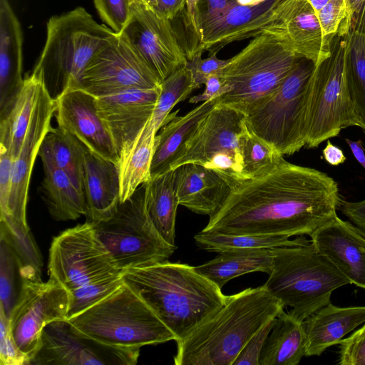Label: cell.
I'll return each mask as SVG.
<instances>
[{"instance_id":"obj_18","label":"cell","mask_w":365,"mask_h":365,"mask_svg":"<svg viewBox=\"0 0 365 365\" xmlns=\"http://www.w3.org/2000/svg\"><path fill=\"white\" fill-rule=\"evenodd\" d=\"M55 109L56 101L48 93L42 78L22 145L13 161L8 207L6 212L0 215V220L9 219L29 226L26 205L31 171L41 143L52 128Z\"/></svg>"},{"instance_id":"obj_3","label":"cell","mask_w":365,"mask_h":365,"mask_svg":"<svg viewBox=\"0 0 365 365\" xmlns=\"http://www.w3.org/2000/svg\"><path fill=\"white\" fill-rule=\"evenodd\" d=\"M264 285L228 296L226 303L177 342L175 365H233L249 339L284 310Z\"/></svg>"},{"instance_id":"obj_11","label":"cell","mask_w":365,"mask_h":365,"mask_svg":"<svg viewBox=\"0 0 365 365\" xmlns=\"http://www.w3.org/2000/svg\"><path fill=\"white\" fill-rule=\"evenodd\" d=\"M246 115L217 104L201 120L171 170L194 163L212 170L232 188L247 180L243 173L242 141L249 133Z\"/></svg>"},{"instance_id":"obj_55","label":"cell","mask_w":365,"mask_h":365,"mask_svg":"<svg viewBox=\"0 0 365 365\" xmlns=\"http://www.w3.org/2000/svg\"><path fill=\"white\" fill-rule=\"evenodd\" d=\"M345 140L348 144L354 157L365 170V153L361 140H359L357 141H354L348 138H346Z\"/></svg>"},{"instance_id":"obj_20","label":"cell","mask_w":365,"mask_h":365,"mask_svg":"<svg viewBox=\"0 0 365 365\" xmlns=\"http://www.w3.org/2000/svg\"><path fill=\"white\" fill-rule=\"evenodd\" d=\"M282 38L298 56L317 65L329 56L331 37H325L307 0H284L264 29Z\"/></svg>"},{"instance_id":"obj_53","label":"cell","mask_w":365,"mask_h":365,"mask_svg":"<svg viewBox=\"0 0 365 365\" xmlns=\"http://www.w3.org/2000/svg\"><path fill=\"white\" fill-rule=\"evenodd\" d=\"M150 8L158 16L172 21L185 8V0H155Z\"/></svg>"},{"instance_id":"obj_27","label":"cell","mask_w":365,"mask_h":365,"mask_svg":"<svg viewBox=\"0 0 365 365\" xmlns=\"http://www.w3.org/2000/svg\"><path fill=\"white\" fill-rule=\"evenodd\" d=\"M364 322L365 307H339L329 303L303 321L307 334L305 356H320Z\"/></svg>"},{"instance_id":"obj_32","label":"cell","mask_w":365,"mask_h":365,"mask_svg":"<svg viewBox=\"0 0 365 365\" xmlns=\"http://www.w3.org/2000/svg\"><path fill=\"white\" fill-rule=\"evenodd\" d=\"M178 205L174 170L147 182L145 207L148 216L161 237L175 246Z\"/></svg>"},{"instance_id":"obj_8","label":"cell","mask_w":365,"mask_h":365,"mask_svg":"<svg viewBox=\"0 0 365 365\" xmlns=\"http://www.w3.org/2000/svg\"><path fill=\"white\" fill-rule=\"evenodd\" d=\"M299 56L276 92L246 115L249 130L282 155H293L306 145V118L315 68Z\"/></svg>"},{"instance_id":"obj_5","label":"cell","mask_w":365,"mask_h":365,"mask_svg":"<svg viewBox=\"0 0 365 365\" xmlns=\"http://www.w3.org/2000/svg\"><path fill=\"white\" fill-rule=\"evenodd\" d=\"M46 39L34 70L39 71L49 96L56 101L74 88L86 65L114 35L83 7L51 16Z\"/></svg>"},{"instance_id":"obj_35","label":"cell","mask_w":365,"mask_h":365,"mask_svg":"<svg viewBox=\"0 0 365 365\" xmlns=\"http://www.w3.org/2000/svg\"><path fill=\"white\" fill-rule=\"evenodd\" d=\"M56 165L70 178L78 190L83 192V160L87 148L74 135L58 126L51 128L41 145Z\"/></svg>"},{"instance_id":"obj_39","label":"cell","mask_w":365,"mask_h":365,"mask_svg":"<svg viewBox=\"0 0 365 365\" xmlns=\"http://www.w3.org/2000/svg\"><path fill=\"white\" fill-rule=\"evenodd\" d=\"M243 173L247 180L257 179L273 171L284 159L272 145L249 131L242 141Z\"/></svg>"},{"instance_id":"obj_36","label":"cell","mask_w":365,"mask_h":365,"mask_svg":"<svg viewBox=\"0 0 365 365\" xmlns=\"http://www.w3.org/2000/svg\"><path fill=\"white\" fill-rule=\"evenodd\" d=\"M194 239L200 248L217 253L234 250L272 249L286 245L292 240L286 236L220 234L202 231Z\"/></svg>"},{"instance_id":"obj_57","label":"cell","mask_w":365,"mask_h":365,"mask_svg":"<svg viewBox=\"0 0 365 365\" xmlns=\"http://www.w3.org/2000/svg\"><path fill=\"white\" fill-rule=\"evenodd\" d=\"M155 0H143V4L150 7L154 3Z\"/></svg>"},{"instance_id":"obj_21","label":"cell","mask_w":365,"mask_h":365,"mask_svg":"<svg viewBox=\"0 0 365 365\" xmlns=\"http://www.w3.org/2000/svg\"><path fill=\"white\" fill-rule=\"evenodd\" d=\"M160 88L131 89L97 98L98 112L108 128L118 157L152 118Z\"/></svg>"},{"instance_id":"obj_54","label":"cell","mask_w":365,"mask_h":365,"mask_svg":"<svg viewBox=\"0 0 365 365\" xmlns=\"http://www.w3.org/2000/svg\"><path fill=\"white\" fill-rule=\"evenodd\" d=\"M324 159L330 165L336 166L343 164L346 158L343 150L327 140V145L322 150Z\"/></svg>"},{"instance_id":"obj_9","label":"cell","mask_w":365,"mask_h":365,"mask_svg":"<svg viewBox=\"0 0 365 365\" xmlns=\"http://www.w3.org/2000/svg\"><path fill=\"white\" fill-rule=\"evenodd\" d=\"M146 188L147 182L120 202L111 216L93 222L100 240L123 272L167 261L177 248L161 237L150 220L145 207Z\"/></svg>"},{"instance_id":"obj_22","label":"cell","mask_w":365,"mask_h":365,"mask_svg":"<svg viewBox=\"0 0 365 365\" xmlns=\"http://www.w3.org/2000/svg\"><path fill=\"white\" fill-rule=\"evenodd\" d=\"M310 241L317 251L356 287L365 289V232L335 215L317 229Z\"/></svg>"},{"instance_id":"obj_14","label":"cell","mask_w":365,"mask_h":365,"mask_svg":"<svg viewBox=\"0 0 365 365\" xmlns=\"http://www.w3.org/2000/svg\"><path fill=\"white\" fill-rule=\"evenodd\" d=\"M160 86L159 78L127 38L115 33L91 58L74 88L98 98Z\"/></svg>"},{"instance_id":"obj_19","label":"cell","mask_w":365,"mask_h":365,"mask_svg":"<svg viewBox=\"0 0 365 365\" xmlns=\"http://www.w3.org/2000/svg\"><path fill=\"white\" fill-rule=\"evenodd\" d=\"M55 101L58 126L74 135L90 151L118 163L115 145L98 114L96 96L81 88H71Z\"/></svg>"},{"instance_id":"obj_30","label":"cell","mask_w":365,"mask_h":365,"mask_svg":"<svg viewBox=\"0 0 365 365\" xmlns=\"http://www.w3.org/2000/svg\"><path fill=\"white\" fill-rule=\"evenodd\" d=\"M272 265V249H247L219 252L195 269L222 289L230 280L245 274L261 272L269 274Z\"/></svg>"},{"instance_id":"obj_47","label":"cell","mask_w":365,"mask_h":365,"mask_svg":"<svg viewBox=\"0 0 365 365\" xmlns=\"http://www.w3.org/2000/svg\"><path fill=\"white\" fill-rule=\"evenodd\" d=\"M276 317L269 319L249 339L233 365H259V356L265 341L274 324Z\"/></svg>"},{"instance_id":"obj_31","label":"cell","mask_w":365,"mask_h":365,"mask_svg":"<svg viewBox=\"0 0 365 365\" xmlns=\"http://www.w3.org/2000/svg\"><path fill=\"white\" fill-rule=\"evenodd\" d=\"M156 133L151 118L132 144L119 156L120 202L150 180V168Z\"/></svg>"},{"instance_id":"obj_41","label":"cell","mask_w":365,"mask_h":365,"mask_svg":"<svg viewBox=\"0 0 365 365\" xmlns=\"http://www.w3.org/2000/svg\"><path fill=\"white\" fill-rule=\"evenodd\" d=\"M16 268L17 264L11 249L0 238V307L8 318L18 297L15 288Z\"/></svg>"},{"instance_id":"obj_6","label":"cell","mask_w":365,"mask_h":365,"mask_svg":"<svg viewBox=\"0 0 365 365\" xmlns=\"http://www.w3.org/2000/svg\"><path fill=\"white\" fill-rule=\"evenodd\" d=\"M66 320L81 334L112 346L140 349L175 340L173 333L124 279L109 295Z\"/></svg>"},{"instance_id":"obj_25","label":"cell","mask_w":365,"mask_h":365,"mask_svg":"<svg viewBox=\"0 0 365 365\" xmlns=\"http://www.w3.org/2000/svg\"><path fill=\"white\" fill-rule=\"evenodd\" d=\"M120 191L118 164L87 148L83 160L87 221L98 222L111 216L120 203Z\"/></svg>"},{"instance_id":"obj_42","label":"cell","mask_w":365,"mask_h":365,"mask_svg":"<svg viewBox=\"0 0 365 365\" xmlns=\"http://www.w3.org/2000/svg\"><path fill=\"white\" fill-rule=\"evenodd\" d=\"M11 137L8 120H0V215L7 210L14 158L11 150Z\"/></svg>"},{"instance_id":"obj_24","label":"cell","mask_w":365,"mask_h":365,"mask_svg":"<svg viewBox=\"0 0 365 365\" xmlns=\"http://www.w3.org/2000/svg\"><path fill=\"white\" fill-rule=\"evenodd\" d=\"M174 176L179 205L197 214L214 215L231 190L220 175L197 164L178 167Z\"/></svg>"},{"instance_id":"obj_17","label":"cell","mask_w":365,"mask_h":365,"mask_svg":"<svg viewBox=\"0 0 365 365\" xmlns=\"http://www.w3.org/2000/svg\"><path fill=\"white\" fill-rule=\"evenodd\" d=\"M122 33L160 82L187 64L184 48L171 21L161 18L143 3L131 4V15Z\"/></svg>"},{"instance_id":"obj_15","label":"cell","mask_w":365,"mask_h":365,"mask_svg":"<svg viewBox=\"0 0 365 365\" xmlns=\"http://www.w3.org/2000/svg\"><path fill=\"white\" fill-rule=\"evenodd\" d=\"M68 302V291L51 278L46 282L21 280L9 320L12 336L29 365L40 348L43 328L66 319Z\"/></svg>"},{"instance_id":"obj_26","label":"cell","mask_w":365,"mask_h":365,"mask_svg":"<svg viewBox=\"0 0 365 365\" xmlns=\"http://www.w3.org/2000/svg\"><path fill=\"white\" fill-rule=\"evenodd\" d=\"M217 104L218 98L203 102L184 115L174 116L160 128L154 140L150 168V179L172 170L173 165L195 133L201 120Z\"/></svg>"},{"instance_id":"obj_40","label":"cell","mask_w":365,"mask_h":365,"mask_svg":"<svg viewBox=\"0 0 365 365\" xmlns=\"http://www.w3.org/2000/svg\"><path fill=\"white\" fill-rule=\"evenodd\" d=\"M123 274L99 279L68 292L69 302L66 319L87 309L112 293L123 283Z\"/></svg>"},{"instance_id":"obj_51","label":"cell","mask_w":365,"mask_h":365,"mask_svg":"<svg viewBox=\"0 0 365 365\" xmlns=\"http://www.w3.org/2000/svg\"><path fill=\"white\" fill-rule=\"evenodd\" d=\"M205 88L204 91L197 96L190 98L189 103H197L199 102H205L215 98H219L220 96L229 92L230 88L220 76L214 75L207 78L205 83Z\"/></svg>"},{"instance_id":"obj_29","label":"cell","mask_w":365,"mask_h":365,"mask_svg":"<svg viewBox=\"0 0 365 365\" xmlns=\"http://www.w3.org/2000/svg\"><path fill=\"white\" fill-rule=\"evenodd\" d=\"M304 323L284 310L276 317L259 356V365H297L306 355Z\"/></svg>"},{"instance_id":"obj_50","label":"cell","mask_w":365,"mask_h":365,"mask_svg":"<svg viewBox=\"0 0 365 365\" xmlns=\"http://www.w3.org/2000/svg\"><path fill=\"white\" fill-rule=\"evenodd\" d=\"M351 31L365 34V0H346V16L337 34L345 36Z\"/></svg>"},{"instance_id":"obj_52","label":"cell","mask_w":365,"mask_h":365,"mask_svg":"<svg viewBox=\"0 0 365 365\" xmlns=\"http://www.w3.org/2000/svg\"><path fill=\"white\" fill-rule=\"evenodd\" d=\"M339 209L365 232V199L359 202H349L341 199Z\"/></svg>"},{"instance_id":"obj_28","label":"cell","mask_w":365,"mask_h":365,"mask_svg":"<svg viewBox=\"0 0 365 365\" xmlns=\"http://www.w3.org/2000/svg\"><path fill=\"white\" fill-rule=\"evenodd\" d=\"M38 156L44 173L39 192L51 217L56 221H67L86 215L88 207L84 193L56 165L47 150L41 147Z\"/></svg>"},{"instance_id":"obj_34","label":"cell","mask_w":365,"mask_h":365,"mask_svg":"<svg viewBox=\"0 0 365 365\" xmlns=\"http://www.w3.org/2000/svg\"><path fill=\"white\" fill-rule=\"evenodd\" d=\"M345 36L346 87L359 127L365 133V34L351 31Z\"/></svg>"},{"instance_id":"obj_7","label":"cell","mask_w":365,"mask_h":365,"mask_svg":"<svg viewBox=\"0 0 365 365\" xmlns=\"http://www.w3.org/2000/svg\"><path fill=\"white\" fill-rule=\"evenodd\" d=\"M299 57L278 36L263 30L222 71L230 91L218 104L247 115L276 92Z\"/></svg>"},{"instance_id":"obj_43","label":"cell","mask_w":365,"mask_h":365,"mask_svg":"<svg viewBox=\"0 0 365 365\" xmlns=\"http://www.w3.org/2000/svg\"><path fill=\"white\" fill-rule=\"evenodd\" d=\"M101 19L116 34H120L131 15L130 0H93Z\"/></svg>"},{"instance_id":"obj_33","label":"cell","mask_w":365,"mask_h":365,"mask_svg":"<svg viewBox=\"0 0 365 365\" xmlns=\"http://www.w3.org/2000/svg\"><path fill=\"white\" fill-rule=\"evenodd\" d=\"M0 238L11 249L21 279L41 282L42 257L29 227L9 219L0 220Z\"/></svg>"},{"instance_id":"obj_1","label":"cell","mask_w":365,"mask_h":365,"mask_svg":"<svg viewBox=\"0 0 365 365\" xmlns=\"http://www.w3.org/2000/svg\"><path fill=\"white\" fill-rule=\"evenodd\" d=\"M339 191L327 173L284 158L270 173L232 188L202 232L310 236L336 215Z\"/></svg>"},{"instance_id":"obj_49","label":"cell","mask_w":365,"mask_h":365,"mask_svg":"<svg viewBox=\"0 0 365 365\" xmlns=\"http://www.w3.org/2000/svg\"><path fill=\"white\" fill-rule=\"evenodd\" d=\"M200 0H185L186 11L183 23L186 34V48L185 51L187 60L191 59L197 53L200 42L197 16Z\"/></svg>"},{"instance_id":"obj_56","label":"cell","mask_w":365,"mask_h":365,"mask_svg":"<svg viewBox=\"0 0 365 365\" xmlns=\"http://www.w3.org/2000/svg\"><path fill=\"white\" fill-rule=\"evenodd\" d=\"M316 13L319 11L329 0H307Z\"/></svg>"},{"instance_id":"obj_45","label":"cell","mask_w":365,"mask_h":365,"mask_svg":"<svg viewBox=\"0 0 365 365\" xmlns=\"http://www.w3.org/2000/svg\"><path fill=\"white\" fill-rule=\"evenodd\" d=\"M202 53L195 54L185 65L191 74L195 89L205 84L209 77L214 75L220 76L230 61L219 59L217 53H212L210 57L203 59Z\"/></svg>"},{"instance_id":"obj_4","label":"cell","mask_w":365,"mask_h":365,"mask_svg":"<svg viewBox=\"0 0 365 365\" xmlns=\"http://www.w3.org/2000/svg\"><path fill=\"white\" fill-rule=\"evenodd\" d=\"M272 251V269L264 286L300 321L330 303L335 289L350 284L304 235Z\"/></svg>"},{"instance_id":"obj_23","label":"cell","mask_w":365,"mask_h":365,"mask_svg":"<svg viewBox=\"0 0 365 365\" xmlns=\"http://www.w3.org/2000/svg\"><path fill=\"white\" fill-rule=\"evenodd\" d=\"M23 34L8 0H0V120L10 114L24 85Z\"/></svg>"},{"instance_id":"obj_10","label":"cell","mask_w":365,"mask_h":365,"mask_svg":"<svg viewBox=\"0 0 365 365\" xmlns=\"http://www.w3.org/2000/svg\"><path fill=\"white\" fill-rule=\"evenodd\" d=\"M346 36L331 38L329 56L315 66L306 118V147L316 148L349 126H358L345 78Z\"/></svg>"},{"instance_id":"obj_58","label":"cell","mask_w":365,"mask_h":365,"mask_svg":"<svg viewBox=\"0 0 365 365\" xmlns=\"http://www.w3.org/2000/svg\"><path fill=\"white\" fill-rule=\"evenodd\" d=\"M131 4L132 3H143V0H130Z\"/></svg>"},{"instance_id":"obj_46","label":"cell","mask_w":365,"mask_h":365,"mask_svg":"<svg viewBox=\"0 0 365 365\" xmlns=\"http://www.w3.org/2000/svg\"><path fill=\"white\" fill-rule=\"evenodd\" d=\"M339 344V364L365 365V324Z\"/></svg>"},{"instance_id":"obj_12","label":"cell","mask_w":365,"mask_h":365,"mask_svg":"<svg viewBox=\"0 0 365 365\" xmlns=\"http://www.w3.org/2000/svg\"><path fill=\"white\" fill-rule=\"evenodd\" d=\"M48 272L68 292L106 277L123 274L100 240L93 222L86 221L53 237Z\"/></svg>"},{"instance_id":"obj_44","label":"cell","mask_w":365,"mask_h":365,"mask_svg":"<svg viewBox=\"0 0 365 365\" xmlns=\"http://www.w3.org/2000/svg\"><path fill=\"white\" fill-rule=\"evenodd\" d=\"M29 357L15 342L11 333L9 320L0 307V364L29 365Z\"/></svg>"},{"instance_id":"obj_2","label":"cell","mask_w":365,"mask_h":365,"mask_svg":"<svg viewBox=\"0 0 365 365\" xmlns=\"http://www.w3.org/2000/svg\"><path fill=\"white\" fill-rule=\"evenodd\" d=\"M133 287L173 333L175 341L220 309L228 296L195 267L168 260L126 270Z\"/></svg>"},{"instance_id":"obj_38","label":"cell","mask_w":365,"mask_h":365,"mask_svg":"<svg viewBox=\"0 0 365 365\" xmlns=\"http://www.w3.org/2000/svg\"><path fill=\"white\" fill-rule=\"evenodd\" d=\"M195 89L191 74L186 66L180 68L161 83L160 92L152 120L157 133L178 110L171 113L178 103L187 99Z\"/></svg>"},{"instance_id":"obj_16","label":"cell","mask_w":365,"mask_h":365,"mask_svg":"<svg viewBox=\"0 0 365 365\" xmlns=\"http://www.w3.org/2000/svg\"><path fill=\"white\" fill-rule=\"evenodd\" d=\"M139 355L140 349L100 343L63 319L43 328L40 348L30 365H135Z\"/></svg>"},{"instance_id":"obj_37","label":"cell","mask_w":365,"mask_h":365,"mask_svg":"<svg viewBox=\"0 0 365 365\" xmlns=\"http://www.w3.org/2000/svg\"><path fill=\"white\" fill-rule=\"evenodd\" d=\"M41 80V73L35 70L24 78L21 91L6 118L10 125L11 150L14 159L18 155L22 145Z\"/></svg>"},{"instance_id":"obj_48","label":"cell","mask_w":365,"mask_h":365,"mask_svg":"<svg viewBox=\"0 0 365 365\" xmlns=\"http://www.w3.org/2000/svg\"><path fill=\"white\" fill-rule=\"evenodd\" d=\"M323 35L334 36L346 16V0H329L317 12Z\"/></svg>"},{"instance_id":"obj_13","label":"cell","mask_w":365,"mask_h":365,"mask_svg":"<svg viewBox=\"0 0 365 365\" xmlns=\"http://www.w3.org/2000/svg\"><path fill=\"white\" fill-rule=\"evenodd\" d=\"M283 1L200 0L197 53L205 51L217 53L230 43L259 35Z\"/></svg>"}]
</instances>
